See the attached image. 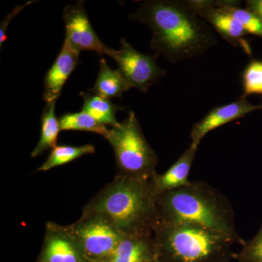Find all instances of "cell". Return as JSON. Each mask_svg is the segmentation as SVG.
Here are the masks:
<instances>
[{
	"mask_svg": "<svg viewBox=\"0 0 262 262\" xmlns=\"http://www.w3.org/2000/svg\"><path fill=\"white\" fill-rule=\"evenodd\" d=\"M158 259L153 236H127L113 253L100 262H148Z\"/></svg>",
	"mask_w": 262,
	"mask_h": 262,
	"instance_id": "4fadbf2b",
	"label": "cell"
},
{
	"mask_svg": "<svg viewBox=\"0 0 262 262\" xmlns=\"http://www.w3.org/2000/svg\"><path fill=\"white\" fill-rule=\"evenodd\" d=\"M224 8L244 26L248 34L262 38V20L247 9L238 7V2L224 1Z\"/></svg>",
	"mask_w": 262,
	"mask_h": 262,
	"instance_id": "ffe728a7",
	"label": "cell"
},
{
	"mask_svg": "<svg viewBox=\"0 0 262 262\" xmlns=\"http://www.w3.org/2000/svg\"><path fill=\"white\" fill-rule=\"evenodd\" d=\"M159 222L192 224L223 234L242 246L232 203L218 189L204 181H191L186 187L160 193L158 196Z\"/></svg>",
	"mask_w": 262,
	"mask_h": 262,
	"instance_id": "3957f363",
	"label": "cell"
},
{
	"mask_svg": "<svg viewBox=\"0 0 262 262\" xmlns=\"http://www.w3.org/2000/svg\"><path fill=\"white\" fill-rule=\"evenodd\" d=\"M80 53L65 39L56 61L45 77L42 96L46 103L56 101L61 96L66 82L78 63Z\"/></svg>",
	"mask_w": 262,
	"mask_h": 262,
	"instance_id": "7c38bea8",
	"label": "cell"
},
{
	"mask_svg": "<svg viewBox=\"0 0 262 262\" xmlns=\"http://www.w3.org/2000/svg\"><path fill=\"white\" fill-rule=\"evenodd\" d=\"M198 146L191 144L167 171L157 174L150 180L158 194L186 187L191 182L189 173Z\"/></svg>",
	"mask_w": 262,
	"mask_h": 262,
	"instance_id": "5bb4252c",
	"label": "cell"
},
{
	"mask_svg": "<svg viewBox=\"0 0 262 262\" xmlns=\"http://www.w3.org/2000/svg\"><path fill=\"white\" fill-rule=\"evenodd\" d=\"M68 227L91 262L107 257L125 236L106 219L95 213H82L80 218Z\"/></svg>",
	"mask_w": 262,
	"mask_h": 262,
	"instance_id": "8992f818",
	"label": "cell"
},
{
	"mask_svg": "<svg viewBox=\"0 0 262 262\" xmlns=\"http://www.w3.org/2000/svg\"><path fill=\"white\" fill-rule=\"evenodd\" d=\"M105 139L115 153L117 176L151 180L158 174V156L146 141L134 112L112 127Z\"/></svg>",
	"mask_w": 262,
	"mask_h": 262,
	"instance_id": "5b68a950",
	"label": "cell"
},
{
	"mask_svg": "<svg viewBox=\"0 0 262 262\" xmlns=\"http://www.w3.org/2000/svg\"><path fill=\"white\" fill-rule=\"evenodd\" d=\"M62 17L65 24L66 39L72 47L80 52L89 51L107 55L110 48L105 46L95 33L83 1L66 7Z\"/></svg>",
	"mask_w": 262,
	"mask_h": 262,
	"instance_id": "30bf717a",
	"label": "cell"
},
{
	"mask_svg": "<svg viewBox=\"0 0 262 262\" xmlns=\"http://www.w3.org/2000/svg\"><path fill=\"white\" fill-rule=\"evenodd\" d=\"M186 3L229 44L239 46L247 54L251 55L249 43L244 38L248 34L243 24L224 8V1L188 0Z\"/></svg>",
	"mask_w": 262,
	"mask_h": 262,
	"instance_id": "ba28073f",
	"label": "cell"
},
{
	"mask_svg": "<svg viewBox=\"0 0 262 262\" xmlns=\"http://www.w3.org/2000/svg\"><path fill=\"white\" fill-rule=\"evenodd\" d=\"M244 94L246 98L250 95L262 96V61L253 60L246 67L242 75Z\"/></svg>",
	"mask_w": 262,
	"mask_h": 262,
	"instance_id": "44dd1931",
	"label": "cell"
},
{
	"mask_svg": "<svg viewBox=\"0 0 262 262\" xmlns=\"http://www.w3.org/2000/svg\"><path fill=\"white\" fill-rule=\"evenodd\" d=\"M80 94L84 101L82 111L89 114L103 125L114 127L118 124L115 117L116 114L117 112L125 110V107L114 104L110 100L96 95L84 92Z\"/></svg>",
	"mask_w": 262,
	"mask_h": 262,
	"instance_id": "e0dca14e",
	"label": "cell"
},
{
	"mask_svg": "<svg viewBox=\"0 0 262 262\" xmlns=\"http://www.w3.org/2000/svg\"><path fill=\"white\" fill-rule=\"evenodd\" d=\"M118 51L111 49L107 56L118 65V72L129 87L146 92L158 79L166 75L156 63V56L143 54L130 46L125 38L120 39Z\"/></svg>",
	"mask_w": 262,
	"mask_h": 262,
	"instance_id": "52a82bcc",
	"label": "cell"
},
{
	"mask_svg": "<svg viewBox=\"0 0 262 262\" xmlns=\"http://www.w3.org/2000/svg\"><path fill=\"white\" fill-rule=\"evenodd\" d=\"M56 101L46 103L41 116V135L37 146L33 150L31 156L37 158L48 149H54L57 139L61 130L59 120L57 119L55 108Z\"/></svg>",
	"mask_w": 262,
	"mask_h": 262,
	"instance_id": "2e32d148",
	"label": "cell"
},
{
	"mask_svg": "<svg viewBox=\"0 0 262 262\" xmlns=\"http://www.w3.org/2000/svg\"><path fill=\"white\" fill-rule=\"evenodd\" d=\"M33 3H34V1H29L27 2V3H25V4L23 5H19V6L15 7V8H13V10H12L11 13H10L9 14L7 15L6 18L2 21L1 24H0V46H1V47L3 43L5 42V41L6 40L7 31H8V26H9L11 20H13L17 15L19 14L26 7L28 6V5L32 4Z\"/></svg>",
	"mask_w": 262,
	"mask_h": 262,
	"instance_id": "603a6c76",
	"label": "cell"
},
{
	"mask_svg": "<svg viewBox=\"0 0 262 262\" xmlns=\"http://www.w3.org/2000/svg\"><path fill=\"white\" fill-rule=\"evenodd\" d=\"M225 262H232V260H229V261H225Z\"/></svg>",
	"mask_w": 262,
	"mask_h": 262,
	"instance_id": "484cf974",
	"label": "cell"
},
{
	"mask_svg": "<svg viewBox=\"0 0 262 262\" xmlns=\"http://www.w3.org/2000/svg\"><path fill=\"white\" fill-rule=\"evenodd\" d=\"M130 18L151 29L150 48L171 63L202 56L216 43L211 27L186 1H146Z\"/></svg>",
	"mask_w": 262,
	"mask_h": 262,
	"instance_id": "6da1fadb",
	"label": "cell"
},
{
	"mask_svg": "<svg viewBox=\"0 0 262 262\" xmlns=\"http://www.w3.org/2000/svg\"><path fill=\"white\" fill-rule=\"evenodd\" d=\"M130 89L118 70L110 68L106 60L101 58L97 80L90 91L96 96L110 100L121 97L122 94Z\"/></svg>",
	"mask_w": 262,
	"mask_h": 262,
	"instance_id": "9a60e30c",
	"label": "cell"
},
{
	"mask_svg": "<svg viewBox=\"0 0 262 262\" xmlns=\"http://www.w3.org/2000/svg\"><path fill=\"white\" fill-rule=\"evenodd\" d=\"M148 262H160V261H159V260L157 259V260H153V261H148Z\"/></svg>",
	"mask_w": 262,
	"mask_h": 262,
	"instance_id": "d4e9b609",
	"label": "cell"
},
{
	"mask_svg": "<svg viewBox=\"0 0 262 262\" xmlns=\"http://www.w3.org/2000/svg\"><path fill=\"white\" fill-rule=\"evenodd\" d=\"M36 262H91L68 225L47 222L40 252Z\"/></svg>",
	"mask_w": 262,
	"mask_h": 262,
	"instance_id": "9c48e42d",
	"label": "cell"
},
{
	"mask_svg": "<svg viewBox=\"0 0 262 262\" xmlns=\"http://www.w3.org/2000/svg\"><path fill=\"white\" fill-rule=\"evenodd\" d=\"M96 149L92 144L75 146L69 145L56 146L52 150L46 161L37 169L38 172H46L52 168L71 163L84 155H92Z\"/></svg>",
	"mask_w": 262,
	"mask_h": 262,
	"instance_id": "ac0fdd59",
	"label": "cell"
},
{
	"mask_svg": "<svg viewBox=\"0 0 262 262\" xmlns=\"http://www.w3.org/2000/svg\"><path fill=\"white\" fill-rule=\"evenodd\" d=\"M246 9L257 15L262 20V0H249L246 1Z\"/></svg>",
	"mask_w": 262,
	"mask_h": 262,
	"instance_id": "cb8c5ba5",
	"label": "cell"
},
{
	"mask_svg": "<svg viewBox=\"0 0 262 262\" xmlns=\"http://www.w3.org/2000/svg\"><path fill=\"white\" fill-rule=\"evenodd\" d=\"M158 194L147 179L115 176L82 209L106 219L127 236H153L159 223Z\"/></svg>",
	"mask_w": 262,
	"mask_h": 262,
	"instance_id": "7a4b0ae2",
	"label": "cell"
},
{
	"mask_svg": "<svg viewBox=\"0 0 262 262\" xmlns=\"http://www.w3.org/2000/svg\"><path fill=\"white\" fill-rule=\"evenodd\" d=\"M261 110L262 103L251 104L242 96L234 102L212 108L206 116L193 125L190 134L191 144L199 146L202 139L211 130L242 118L251 112Z\"/></svg>",
	"mask_w": 262,
	"mask_h": 262,
	"instance_id": "8fae6325",
	"label": "cell"
},
{
	"mask_svg": "<svg viewBox=\"0 0 262 262\" xmlns=\"http://www.w3.org/2000/svg\"><path fill=\"white\" fill-rule=\"evenodd\" d=\"M237 262H262V225L252 239L245 241L242 248L233 253Z\"/></svg>",
	"mask_w": 262,
	"mask_h": 262,
	"instance_id": "7402d4cb",
	"label": "cell"
},
{
	"mask_svg": "<svg viewBox=\"0 0 262 262\" xmlns=\"http://www.w3.org/2000/svg\"><path fill=\"white\" fill-rule=\"evenodd\" d=\"M160 262H225L233 260V241L192 224L159 222L153 233Z\"/></svg>",
	"mask_w": 262,
	"mask_h": 262,
	"instance_id": "277c9868",
	"label": "cell"
},
{
	"mask_svg": "<svg viewBox=\"0 0 262 262\" xmlns=\"http://www.w3.org/2000/svg\"><path fill=\"white\" fill-rule=\"evenodd\" d=\"M61 130H79L92 132L106 137L110 129L97 121L89 114L81 113H66L60 117Z\"/></svg>",
	"mask_w": 262,
	"mask_h": 262,
	"instance_id": "d6986e66",
	"label": "cell"
}]
</instances>
